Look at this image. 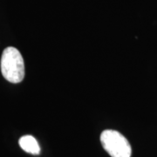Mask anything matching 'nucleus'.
I'll return each mask as SVG.
<instances>
[{"label": "nucleus", "instance_id": "2", "mask_svg": "<svg viewBox=\"0 0 157 157\" xmlns=\"http://www.w3.org/2000/svg\"><path fill=\"white\" fill-rule=\"evenodd\" d=\"M103 148L111 157H131L132 148L127 138L115 130H104L101 135Z\"/></svg>", "mask_w": 157, "mask_h": 157}, {"label": "nucleus", "instance_id": "3", "mask_svg": "<svg viewBox=\"0 0 157 157\" xmlns=\"http://www.w3.org/2000/svg\"><path fill=\"white\" fill-rule=\"evenodd\" d=\"M19 146L24 151L32 154L34 155H39L40 153V147L39 145L38 140L32 135H24L18 140Z\"/></svg>", "mask_w": 157, "mask_h": 157}, {"label": "nucleus", "instance_id": "1", "mask_svg": "<svg viewBox=\"0 0 157 157\" xmlns=\"http://www.w3.org/2000/svg\"><path fill=\"white\" fill-rule=\"evenodd\" d=\"M1 72L6 80L11 83H19L25 77V63L17 48H6L1 58Z\"/></svg>", "mask_w": 157, "mask_h": 157}]
</instances>
